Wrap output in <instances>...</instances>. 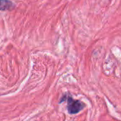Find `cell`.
<instances>
[{"instance_id":"1","label":"cell","mask_w":121,"mask_h":121,"mask_svg":"<svg viewBox=\"0 0 121 121\" xmlns=\"http://www.w3.org/2000/svg\"><path fill=\"white\" fill-rule=\"evenodd\" d=\"M63 101H67V110L69 113L70 114H76L80 112L85 106L84 103L79 101V100H74L69 95H65L62 100L60 101V103H62Z\"/></svg>"},{"instance_id":"2","label":"cell","mask_w":121,"mask_h":121,"mask_svg":"<svg viewBox=\"0 0 121 121\" xmlns=\"http://www.w3.org/2000/svg\"><path fill=\"white\" fill-rule=\"evenodd\" d=\"M15 7L14 4L10 0H0V11H11Z\"/></svg>"}]
</instances>
